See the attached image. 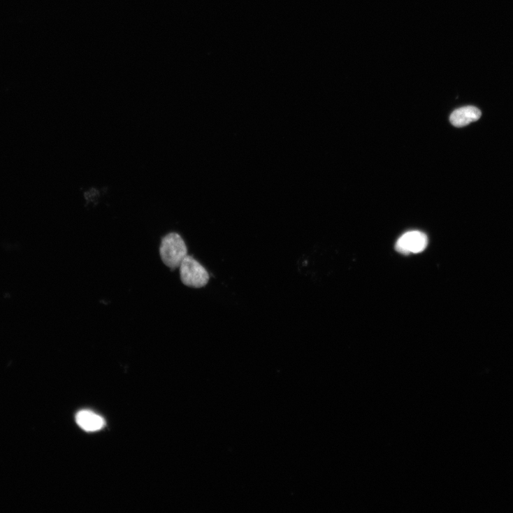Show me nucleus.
<instances>
[{"label":"nucleus","instance_id":"3","mask_svg":"<svg viewBox=\"0 0 513 513\" xmlns=\"http://www.w3.org/2000/svg\"><path fill=\"white\" fill-rule=\"evenodd\" d=\"M428 243L425 233L413 231L401 236L396 243L395 249L403 254H417L426 248Z\"/></svg>","mask_w":513,"mask_h":513},{"label":"nucleus","instance_id":"5","mask_svg":"<svg viewBox=\"0 0 513 513\" xmlns=\"http://www.w3.org/2000/svg\"><path fill=\"white\" fill-rule=\"evenodd\" d=\"M78 424L83 430L88 432L97 431L101 429L105 421L102 417L90 411H81L76 416Z\"/></svg>","mask_w":513,"mask_h":513},{"label":"nucleus","instance_id":"1","mask_svg":"<svg viewBox=\"0 0 513 513\" xmlns=\"http://www.w3.org/2000/svg\"><path fill=\"white\" fill-rule=\"evenodd\" d=\"M159 254L162 263L171 270H175L189 255V250L180 235L171 233L161 239Z\"/></svg>","mask_w":513,"mask_h":513},{"label":"nucleus","instance_id":"4","mask_svg":"<svg viewBox=\"0 0 513 513\" xmlns=\"http://www.w3.org/2000/svg\"><path fill=\"white\" fill-rule=\"evenodd\" d=\"M481 117L480 109L468 106L455 110L451 115L450 122L454 127H463L478 121Z\"/></svg>","mask_w":513,"mask_h":513},{"label":"nucleus","instance_id":"2","mask_svg":"<svg viewBox=\"0 0 513 513\" xmlns=\"http://www.w3.org/2000/svg\"><path fill=\"white\" fill-rule=\"evenodd\" d=\"M180 279L187 287L195 289L202 288L208 284L210 275L193 256L188 255L179 267Z\"/></svg>","mask_w":513,"mask_h":513}]
</instances>
